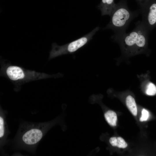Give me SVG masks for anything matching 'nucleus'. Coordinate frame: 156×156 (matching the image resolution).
<instances>
[{
  "mask_svg": "<svg viewBox=\"0 0 156 156\" xmlns=\"http://www.w3.org/2000/svg\"><path fill=\"white\" fill-rule=\"evenodd\" d=\"M99 29V27H97L87 34L63 45L58 46L55 43H53L50 57L52 58L62 55L75 53L87 44Z\"/></svg>",
  "mask_w": 156,
  "mask_h": 156,
  "instance_id": "7ed1b4c3",
  "label": "nucleus"
},
{
  "mask_svg": "<svg viewBox=\"0 0 156 156\" xmlns=\"http://www.w3.org/2000/svg\"><path fill=\"white\" fill-rule=\"evenodd\" d=\"M134 29L128 33L126 32L118 35H114L112 38L120 44L123 53L131 56L143 53L147 43V29L139 21L135 24Z\"/></svg>",
  "mask_w": 156,
  "mask_h": 156,
  "instance_id": "f257e3e1",
  "label": "nucleus"
},
{
  "mask_svg": "<svg viewBox=\"0 0 156 156\" xmlns=\"http://www.w3.org/2000/svg\"><path fill=\"white\" fill-rule=\"evenodd\" d=\"M105 119L111 126H115L116 125L117 116L116 113L112 110H109L104 114Z\"/></svg>",
  "mask_w": 156,
  "mask_h": 156,
  "instance_id": "9d476101",
  "label": "nucleus"
},
{
  "mask_svg": "<svg viewBox=\"0 0 156 156\" xmlns=\"http://www.w3.org/2000/svg\"><path fill=\"white\" fill-rule=\"evenodd\" d=\"M127 106L131 113L134 116L137 114V109L134 99L131 96H128L126 98Z\"/></svg>",
  "mask_w": 156,
  "mask_h": 156,
  "instance_id": "6e6552de",
  "label": "nucleus"
},
{
  "mask_svg": "<svg viewBox=\"0 0 156 156\" xmlns=\"http://www.w3.org/2000/svg\"><path fill=\"white\" fill-rule=\"evenodd\" d=\"M116 6L114 0H101L98 8L101 10L102 16L109 15L110 16Z\"/></svg>",
  "mask_w": 156,
  "mask_h": 156,
  "instance_id": "423d86ee",
  "label": "nucleus"
},
{
  "mask_svg": "<svg viewBox=\"0 0 156 156\" xmlns=\"http://www.w3.org/2000/svg\"><path fill=\"white\" fill-rule=\"evenodd\" d=\"M45 125H33L25 129L21 135V140L25 144L33 145L38 143L42 139L45 129Z\"/></svg>",
  "mask_w": 156,
  "mask_h": 156,
  "instance_id": "20e7f679",
  "label": "nucleus"
},
{
  "mask_svg": "<svg viewBox=\"0 0 156 156\" xmlns=\"http://www.w3.org/2000/svg\"><path fill=\"white\" fill-rule=\"evenodd\" d=\"M141 22L146 29H148L156 25V3H153L141 11Z\"/></svg>",
  "mask_w": 156,
  "mask_h": 156,
  "instance_id": "39448f33",
  "label": "nucleus"
},
{
  "mask_svg": "<svg viewBox=\"0 0 156 156\" xmlns=\"http://www.w3.org/2000/svg\"><path fill=\"white\" fill-rule=\"evenodd\" d=\"M6 73L10 79L12 80L21 79L25 76L22 70L20 67L16 66L9 67L6 70Z\"/></svg>",
  "mask_w": 156,
  "mask_h": 156,
  "instance_id": "0eeeda50",
  "label": "nucleus"
},
{
  "mask_svg": "<svg viewBox=\"0 0 156 156\" xmlns=\"http://www.w3.org/2000/svg\"><path fill=\"white\" fill-rule=\"evenodd\" d=\"M146 93L149 96H153L156 94V86L153 83L150 82L146 86Z\"/></svg>",
  "mask_w": 156,
  "mask_h": 156,
  "instance_id": "9b49d317",
  "label": "nucleus"
},
{
  "mask_svg": "<svg viewBox=\"0 0 156 156\" xmlns=\"http://www.w3.org/2000/svg\"><path fill=\"white\" fill-rule=\"evenodd\" d=\"M137 12H131L126 7L116 6L110 16L109 23L104 29H110L118 35L126 32V30L132 20L138 15Z\"/></svg>",
  "mask_w": 156,
  "mask_h": 156,
  "instance_id": "f03ea898",
  "label": "nucleus"
},
{
  "mask_svg": "<svg viewBox=\"0 0 156 156\" xmlns=\"http://www.w3.org/2000/svg\"><path fill=\"white\" fill-rule=\"evenodd\" d=\"M5 131L4 120L3 117L1 115L0 116V138L1 139L4 137Z\"/></svg>",
  "mask_w": 156,
  "mask_h": 156,
  "instance_id": "f8f14e48",
  "label": "nucleus"
},
{
  "mask_svg": "<svg viewBox=\"0 0 156 156\" xmlns=\"http://www.w3.org/2000/svg\"><path fill=\"white\" fill-rule=\"evenodd\" d=\"M149 116L148 112L144 109H143L142 111V116L140 118V121L142 122L146 121Z\"/></svg>",
  "mask_w": 156,
  "mask_h": 156,
  "instance_id": "ddd939ff",
  "label": "nucleus"
},
{
  "mask_svg": "<svg viewBox=\"0 0 156 156\" xmlns=\"http://www.w3.org/2000/svg\"><path fill=\"white\" fill-rule=\"evenodd\" d=\"M109 142L112 146H117L119 148H125L127 146V143L121 137H111L109 140Z\"/></svg>",
  "mask_w": 156,
  "mask_h": 156,
  "instance_id": "1a4fd4ad",
  "label": "nucleus"
}]
</instances>
